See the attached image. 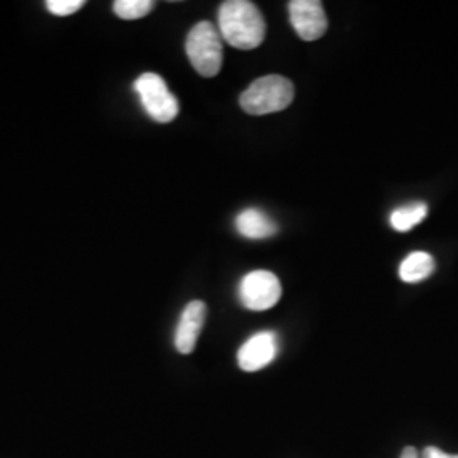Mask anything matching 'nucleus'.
<instances>
[{
  "mask_svg": "<svg viewBox=\"0 0 458 458\" xmlns=\"http://www.w3.org/2000/svg\"><path fill=\"white\" fill-rule=\"evenodd\" d=\"M219 34L233 48H259L265 39L267 24L260 9L248 0L223 2L217 13Z\"/></svg>",
  "mask_w": 458,
  "mask_h": 458,
  "instance_id": "1",
  "label": "nucleus"
},
{
  "mask_svg": "<svg viewBox=\"0 0 458 458\" xmlns=\"http://www.w3.org/2000/svg\"><path fill=\"white\" fill-rule=\"evenodd\" d=\"M293 100L294 83L282 75H265L242 94L240 106L248 114H274L287 109Z\"/></svg>",
  "mask_w": 458,
  "mask_h": 458,
  "instance_id": "2",
  "label": "nucleus"
},
{
  "mask_svg": "<svg viewBox=\"0 0 458 458\" xmlns=\"http://www.w3.org/2000/svg\"><path fill=\"white\" fill-rule=\"evenodd\" d=\"M191 65L202 77H216L223 66V38L209 21H200L191 30L185 41Z\"/></svg>",
  "mask_w": 458,
  "mask_h": 458,
  "instance_id": "3",
  "label": "nucleus"
},
{
  "mask_svg": "<svg viewBox=\"0 0 458 458\" xmlns=\"http://www.w3.org/2000/svg\"><path fill=\"white\" fill-rule=\"evenodd\" d=\"M134 92L147 114L157 123H172L179 115V100L158 73H143L134 82Z\"/></svg>",
  "mask_w": 458,
  "mask_h": 458,
  "instance_id": "4",
  "label": "nucleus"
},
{
  "mask_svg": "<svg viewBox=\"0 0 458 458\" xmlns=\"http://www.w3.org/2000/svg\"><path fill=\"white\" fill-rule=\"evenodd\" d=\"M282 285L268 270H253L240 284V301L246 310L267 311L280 301Z\"/></svg>",
  "mask_w": 458,
  "mask_h": 458,
  "instance_id": "5",
  "label": "nucleus"
},
{
  "mask_svg": "<svg viewBox=\"0 0 458 458\" xmlns=\"http://www.w3.org/2000/svg\"><path fill=\"white\" fill-rule=\"evenodd\" d=\"M289 16L295 33L304 41H316L327 33V13L319 0L289 2Z\"/></svg>",
  "mask_w": 458,
  "mask_h": 458,
  "instance_id": "6",
  "label": "nucleus"
},
{
  "mask_svg": "<svg viewBox=\"0 0 458 458\" xmlns=\"http://www.w3.org/2000/svg\"><path fill=\"white\" fill-rule=\"evenodd\" d=\"M277 352L278 340L276 333H257L238 350V365L245 372H259L276 360Z\"/></svg>",
  "mask_w": 458,
  "mask_h": 458,
  "instance_id": "7",
  "label": "nucleus"
},
{
  "mask_svg": "<svg viewBox=\"0 0 458 458\" xmlns=\"http://www.w3.org/2000/svg\"><path fill=\"white\" fill-rule=\"evenodd\" d=\"M206 314L208 308L202 301H192L185 306L175 331V348L182 355H189L196 350L199 335L206 323Z\"/></svg>",
  "mask_w": 458,
  "mask_h": 458,
  "instance_id": "8",
  "label": "nucleus"
},
{
  "mask_svg": "<svg viewBox=\"0 0 458 458\" xmlns=\"http://www.w3.org/2000/svg\"><path fill=\"white\" fill-rule=\"evenodd\" d=\"M236 231L248 240H265L277 234L278 226L267 214L259 209H245L236 216Z\"/></svg>",
  "mask_w": 458,
  "mask_h": 458,
  "instance_id": "9",
  "label": "nucleus"
},
{
  "mask_svg": "<svg viewBox=\"0 0 458 458\" xmlns=\"http://www.w3.org/2000/svg\"><path fill=\"white\" fill-rule=\"evenodd\" d=\"M435 259L426 251H414L399 267V277L406 284L423 282L435 272Z\"/></svg>",
  "mask_w": 458,
  "mask_h": 458,
  "instance_id": "10",
  "label": "nucleus"
},
{
  "mask_svg": "<svg viewBox=\"0 0 458 458\" xmlns=\"http://www.w3.org/2000/svg\"><path fill=\"white\" fill-rule=\"evenodd\" d=\"M428 216V206L425 202H411L403 208H397L391 214V226L399 233H408L416 228Z\"/></svg>",
  "mask_w": 458,
  "mask_h": 458,
  "instance_id": "11",
  "label": "nucleus"
},
{
  "mask_svg": "<svg viewBox=\"0 0 458 458\" xmlns=\"http://www.w3.org/2000/svg\"><path fill=\"white\" fill-rule=\"evenodd\" d=\"M113 7H114L115 16L124 21H136L148 16L153 11L155 2L153 0H117Z\"/></svg>",
  "mask_w": 458,
  "mask_h": 458,
  "instance_id": "12",
  "label": "nucleus"
},
{
  "mask_svg": "<svg viewBox=\"0 0 458 458\" xmlns=\"http://www.w3.org/2000/svg\"><path fill=\"white\" fill-rule=\"evenodd\" d=\"M83 5H85L83 0H48L47 2L49 13L60 17L72 16L77 11H81Z\"/></svg>",
  "mask_w": 458,
  "mask_h": 458,
  "instance_id": "13",
  "label": "nucleus"
},
{
  "mask_svg": "<svg viewBox=\"0 0 458 458\" xmlns=\"http://www.w3.org/2000/svg\"><path fill=\"white\" fill-rule=\"evenodd\" d=\"M421 458H458V455H450L446 452H443L438 446H426L421 454Z\"/></svg>",
  "mask_w": 458,
  "mask_h": 458,
  "instance_id": "14",
  "label": "nucleus"
},
{
  "mask_svg": "<svg viewBox=\"0 0 458 458\" xmlns=\"http://www.w3.org/2000/svg\"><path fill=\"white\" fill-rule=\"evenodd\" d=\"M401 458H421L420 452L414 448V446H406L401 454Z\"/></svg>",
  "mask_w": 458,
  "mask_h": 458,
  "instance_id": "15",
  "label": "nucleus"
}]
</instances>
